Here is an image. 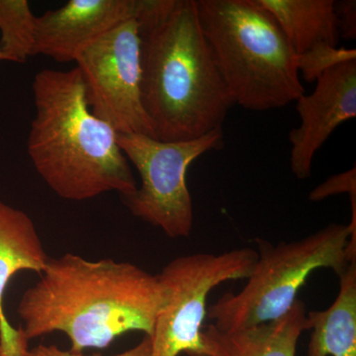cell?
I'll use <instances>...</instances> for the list:
<instances>
[{"instance_id":"cell-1","label":"cell","mask_w":356,"mask_h":356,"mask_svg":"<svg viewBox=\"0 0 356 356\" xmlns=\"http://www.w3.org/2000/svg\"><path fill=\"white\" fill-rule=\"evenodd\" d=\"M166 301L158 276L131 262L88 261L81 255L50 257L39 280L18 304L28 341L64 332L70 353L106 348L126 332L149 337Z\"/></svg>"},{"instance_id":"cell-2","label":"cell","mask_w":356,"mask_h":356,"mask_svg":"<svg viewBox=\"0 0 356 356\" xmlns=\"http://www.w3.org/2000/svg\"><path fill=\"white\" fill-rule=\"evenodd\" d=\"M137 20L140 95L154 139L191 140L222 130L234 104L199 22L196 0H146Z\"/></svg>"},{"instance_id":"cell-3","label":"cell","mask_w":356,"mask_h":356,"mask_svg":"<svg viewBox=\"0 0 356 356\" xmlns=\"http://www.w3.org/2000/svg\"><path fill=\"white\" fill-rule=\"evenodd\" d=\"M36 115L27 140L32 165L58 197L86 201L130 195L137 182L117 133L92 114L76 67L43 70L32 83Z\"/></svg>"},{"instance_id":"cell-4","label":"cell","mask_w":356,"mask_h":356,"mask_svg":"<svg viewBox=\"0 0 356 356\" xmlns=\"http://www.w3.org/2000/svg\"><path fill=\"white\" fill-rule=\"evenodd\" d=\"M199 22L234 105L282 108L305 93L296 54L259 0H196Z\"/></svg>"},{"instance_id":"cell-5","label":"cell","mask_w":356,"mask_h":356,"mask_svg":"<svg viewBox=\"0 0 356 356\" xmlns=\"http://www.w3.org/2000/svg\"><path fill=\"white\" fill-rule=\"evenodd\" d=\"M348 225L331 224L311 235L273 245L257 238V259L240 292L226 293L207 308L206 317L221 332H235L284 316L314 271L344 273L356 254Z\"/></svg>"},{"instance_id":"cell-6","label":"cell","mask_w":356,"mask_h":356,"mask_svg":"<svg viewBox=\"0 0 356 356\" xmlns=\"http://www.w3.org/2000/svg\"><path fill=\"white\" fill-rule=\"evenodd\" d=\"M117 143L140 177V187L122 197L130 212L170 238L189 236L194 215L187 170L199 156L222 147V130L180 142H163L143 134H117Z\"/></svg>"},{"instance_id":"cell-7","label":"cell","mask_w":356,"mask_h":356,"mask_svg":"<svg viewBox=\"0 0 356 356\" xmlns=\"http://www.w3.org/2000/svg\"><path fill=\"white\" fill-rule=\"evenodd\" d=\"M257 259L254 248L178 257L158 274L166 301L154 322L149 356H208L202 341L207 298L228 281L247 280Z\"/></svg>"},{"instance_id":"cell-8","label":"cell","mask_w":356,"mask_h":356,"mask_svg":"<svg viewBox=\"0 0 356 356\" xmlns=\"http://www.w3.org/2000/svg\"><path fill=\"white\" fill-rule=\"evenodd\" d=\"M86 102L117 134L154 138L140 95V40L137 19L126 21L77 54Z\"/></svg>"},{"instance_id":"cell-9","label":"cell","mask_w":356,"mask_h":356,"mask_svg":"<svg viewBox=\"0 0 356 356\" xmlns=\"http://www.w3.org/2000/svg\"><path fill=\"white\" fill-rule=\"evenodd\" d=\"M299 127L289 133L290 168L297 179H308L314 158L332 133L356 117V60L332 67L316 81L311 95L297 100Z\"/></svg>"},{"instance_id":"cell-10","label":"cell","mask_w":356,"mask_h":356,"mask_svg":"<svg viewBox=\"0 0 356 356\" xmlns=\"http://www.w3.org/2000/svg\"><path fill=\"white\" fill-rule=\"evenodd\" d=\"M146 0H70L36 17L32 56L74 62L89 43L126 21L138 19Z\"/></svg>"},{"instance_id":"cell-11","label":"cell","mask_w":356,"mask_h":356,"mask_svg":"<svg viewBox=\"0 0 356 356\" xmlns=\"http://www.w3.org/2000/svg\"><path fill=\"white\" fill-rule=\"evenodd\" d=\"M49 257L31 218L0 200V346L1 356H29L28 341L21 327L9 322L4 294L9 282L21 270L43 273Z\"/></svg>"},{"instance_id":"cell-12","label":"cell","mask_w":356,"mask_h":356,"mask_svg":"<svg viewBox=\"0 0 356 356\" xmlns=\"http://www.w3.org/2000/svg\"><path fill=\"white\" fill-rule=\"evenodd\" d=\"M306 307L297 300L282 317L235 332L212 324L202 332L208 356H296L300 337L307 331Z\"/></svg>"},{"instance_id":"cell-13","label":"cell","mask_w":356,"mask_h":356,"mask_svg":"<svg viewBox=\"0 0 356 356\" xmlns=\"http://www.w3.org/2000/svg\"><path fill=\"white\" fill-rule=\"evenodd\" d=\"M339 278L334 303L327 310L307 313V356H356V261Z\"/></svg>"},{"instance_id":"cell-14","label":"cell","mask_w":356,"mask_h":356,"mask_svg":"<svg viewBox=\"0 0 356 356\" xmlns=\"http://www.w3.org/2000/svg\"><path fill=\"white\" fill-rule=\"evenodd\" d=\"M273 16L297 55L320 44L337 47L334 0H259Z\"/></svg>"},{"instance_id":"cell-15","label":"cell","mask_w":356,"mask_h":356,"mask_svg":"<svg viewBox=\"0 0 356 356\" xmlns=\"http://www.w3.org/2000/svg\"><path fill=\"white\" fill-rule=\"evenodd\" d=\"M36 17L28 0H0V53L7 62L31 57Z\"/></svg>"},{"instance_id":"cell-16","label":"cell","mask_w":356,"mask_h":356,"mask_svg":"<svg viewBox=\"0 0 356 356\" xmlns=\"http://www.w3.org/2000/svg\"><path fill=\"white\" fill-rule=\"evenodd\" d=\"M356 60L355 49L339 48L320 44L296 56V67L307 83H316L327 70L343 63Z\"/></svg>"},{"instance_id":"cell-17","label":"cell","mask_w":356,"mask_h":356,"mask_svg":"<svg viewBox=\"0 0 356 356\" xmlns=\"http://www.w3.org/2000/svg\"><path fill=\"white\" fill-rule=\"evenodd\" d=\"M341 193H348L350 196L356 195L355 166L346 172L327 178L325 182L311 191L309 199L313 202H318Z\"/></svg>"},{"instance_id":"cell-18","label":"cell","mask_w":356,"mask_h":356,"mask_svg":"<svg viewBox=\"0 0 356 356\" xmlns=\"http://www.w3.org/2000/svg\"><path fill=\"white\" fill-rule=\"evenodd\" d=\"M151 353V339L147 336H145L142 341L130 350L124 351V353H117V355L110 356H149ZM29 356H103L102 355H84L83 353H72L70 350H63L58 346H46V344H40L34 350H30Z\"/></svg>"},{"instance_id":"cell-19","label":"cell","mask_w":356,"mask_h":356,"mask_svg":"<svg viewBox=\"0 0 356 356\" xmlns=\"http://www.w3.org/2000/svg\"><path fill=\"white\" fill-rule=\"evenodd\" d=\"M334 9L339 23V38L355 40L356 38V1L341 0L336 1Z\"/></svg>"},{"instance_id":"cell-20","label":"cell","mask_w":356,"mask_h":356,"mask_svg":"<svg viewBox=\"0 0 356 356\" xmlns=\"http://www.w3.org/2000/svg\"><path fill=\"white\" fill-rule=\"evenodd\" d=\"M0 60H6V62H7V58L6 57H4V56L2 55L1 53H0Z\"/></svg>"},{"instance_id":"cell-21","label":"cell","mask_w":356,"mask_h":356,"mask_svg":"<svg viewBox=\"0 0 356 356\" xmlns=\"http://www.w3.org/2000/svg\"><path fill=\"white\" fill-rule=\"evenodd\" d=\"M0 356H1V346H0Z\"/></svg>"}]
</instances>
